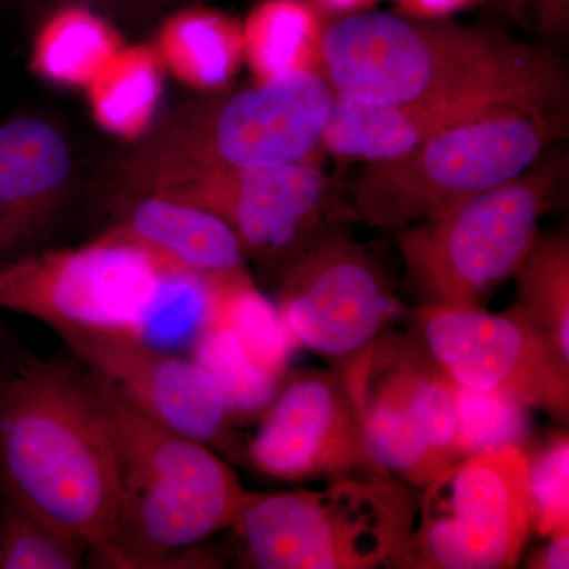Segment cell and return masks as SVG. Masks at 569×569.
Wrapping results in <instances>:
<instances>
[{
    "mask_svg": "<svg viewBox=\"0 0 569 569\" xmlns=\"http://www.w3.org/2000/svg\"><path fill=\"white\" fill-rule=\"evenodd\" d=\"M417 511L391 478L339 479L325 490L249 492L230 529L252 568L373 569L399 565Z\"/></svg>",
    "mask_w": 569,
    "mask_h": 569,
    "instance_id": "8992f818",
    "label": "cell"
},
{
    "mask_svg": "<svg viewBox=\"0 0 569 569\" xmlns=\"http://www.w3.org/2000/svg\"><path fill=\"white\" fill-rule=\"evenodd\" d=\"M97 238L141 250L164 272L209 282L249 274L244 252L227 223L159 194L118 200V217Z\"/></svg>",
    "mask_w": 569,
    "mask_h": 569,
    "instance_id": "e0dca14e",
    "label": "cell"
},
{
    "mask_svg": "<svg viewBox=\"0 0 569 569\" xmlns=\"http://www.w3.org/2000/svg\"><path fill=\"white\" fill-rule=\"evenodd\" d=\"M318 10L323 13L347 17V14L359 13L369 10L377 0H310Z\"/></svg>",
    "mask_w": 569,
    "mask_h": 569,
    "instance_id": "f546056e",
    "label": "cell"
},
{
    "mask_svg": "<svg viewBox=\"0 0 569 569\" xmlns=\"http://www.w3.org/2000/svg\"><path fill=\"white\" fill-rule=\"evenodd\" d=\"M58 3H80L89 9L99 11L116 26L140 31V29L157 26L168 14L206 0H56ZM121 29V28H119Z\"/></svg>",
    "mask_w": 569,
    "mask_h": 569,
    "instance_id": "4316f807",
    "label": "cell"
},
{
    "mask_svg": "<svg viewBox=\"0 0 569 569\" xmlns=\"http://www.w3.org/2000/svg\"><path fill=\"white\" fill-rule=\"evenodd\" d=\"M329 186L312 157L282 167L213 171L156 192L197 206L228 224L246 260L264 274H282L336 220L329 216Z\"/></svg>",
    "mask_w": 569,
    "mask_h": 569,
    "instance_id": "4fadbf2b",
    "label": "cell"
},
{
    "mask_svg": "<svg viewBox=\"0 0 569 569\" xmlns=\"http://www.w3.org/2000/svg\"><path fill=\"white\" fill-rule=\"evenodd\" d=\"M553 104H493L445 127L407 156L366 163L351 187L356 213L397 233L518 178L559 130Z\"/></svg>",
    "mask_w": 569,
    "mask_h": 569,
    "instance_id": "5b68a950",
    "label": "cell"
},
{
    "mask_svg": "<svg viewBox=\"0 0 569 569\" xmlns=\"http://www.w3.org/2000/svg\"><path fill=\"white\" fill-rule=\"evenodd\" d=\"M530 568L568 569L569 568V526L549 535L546 548L530 560Z\"/></svg>",
    "mask_w": 569,
    "mask_h": 569,
    "instance_id": "f1b7e54d",
    "label": "cell"
},
{
    "mask_svg": "<svg viewBox=\"0 0 569 569\" xmlns=\"http://www.w3.org/2000/svg\"><path fill=\"white\" fill-rule=\"evenodd\" d=\"M530 97H489L426 108L381 107L356 102L335 92L321 142L329 152L366 163L388 162L417 149L445 127L493 104ZM557 102V100H546Z\"/></svg>",
    "mask_w": 569,
    "mask_h": 569,
    "instance_id": "ac0fdd59",
    "label": "cell"
},
{
    "mask_svg": "<svg viewBox=\"0 0 569 569\" xmlns=\"http://www.w3.org/2000/svg\"><path fill=\"white\" fill-rule=\"evenodd\" d=\"M530 458L512 443L471 452L425 486L397 567L515 568L531 531Z\"/></svg>",
    "mask_w": 569,
    "mask_h": 569,
    "instance_id": "9c48e42d",
    "label": "cell"
},
{
    "mask_svg": "<svg viewBox=\"0 0 569 569\" xmlns=\"http://www.w3.org/2000/svg\"><path fill=\"white\" fill-rule=\"evenodd\" d=\"M321 63L332 91L381 107L489 97L559 100L563 92L561 69L545 52L485 29L385 11L332 22Z\"/></svg>",
    "mask_w": 569,
    "mask_h": 569,
    "instance_id": "7a4b0ae2",
    "label": "cell"
},
{
    "mask_svg": "<svg viewBox=\"0 0 569 569\" xmlns=\"http://www.w3.org/2000/svg\"><path fill=\"white\" fill-rule=\"evenodd\" d=\"M332 97L323 74L295 71L178 103L110 168L116 198L156 192L213 171L309 159L320 146Z\"/></svg>",
    "mask_w": 569,
    "mask_h": 569,
    "instance_id": "3957f363",
    "label": "cell"
},
{
    "mask_svg": "<svg viewBox=\"0 0 569 569\" xmlns=\"http://www.w3.org/2000/svg\"><path fill=\"white\" fill-rule=\"evenodd\" d=\"M531 530L549 537L569 526V441L559 437L542 449L529 468Z\"/></svg>",
    "mask_w": 569,
    "mask_h": 569,
    "instance_id": "484cf974",
    "label": "cell"
},
{
    "mask_svg": "<svg viewBox=\"0 0 569 569\" xmlns=\"http://www.w3.org/2000/svg\"><path fill=\"white\" fill-rule=\"evenodd\" d=\"M121 485V569L200 563L190 550L230 529L249 490L208 443L127 402L84 369Z\"/></svg>",
    "mask_w": 569,
    "mask_h": 569,
    "instance_id": "277c9868",
    "label": "cell"
},
{
    "mask_svg": "<svg viewBox=\"0 0 569 569\" xmlns=\"http://www.w3.org/2000/svg\"><path fill=\"white\" fill-rule=\"evenodd\" d=\"M11 2V0H0V7L6 6V3Z\"/></svg>",
    "mask_w": 569,
    "mask_h": 569,
    "instance_id": "d6a6232c",
    "label": "cell"
},
{
    "mask_svg": "<svg viewBox=\"0 0 569 569\" xmlns=\"http://www.w3.org/2000/svg\"><path fill=\"white\" fill-rule=\"evenodd\" d=\"M321 11L310 0H263L242 22L244 61L257 81L295 71L323 74Z\"/></svg>",
    "mask_w": 569,
    "mask_h": 569,
    "instance_id": "44dd1931",
    "label": "cell"
},
{
    "mask_svg": "<svg viewBox=\"0 0 569 569\" xmlns=\"http://www.w3.org/2000/svg\"><path fill=\"white\" fill-rule=\"evenodd\" d=\"M408 336L460 391L568 421L569 362L511 310L493 316L481 307L425 305Z\"/></svg>",
    "mask_w": 569,
    "mask_h": 569,
    "instance_id": "8fae6325",
    "label": "cell"
},
{
    "mask_svg": "<svg viewBox=\"0 0 569 569\" xmlns=\"http://www.w3.org/2000/svg\"><path fill=\"white\" fill-rule=\"evenodd\" d=\"M280 320L296 347L343 373L387 332L395 296L362 247L339 224L277 277Z\"/></svg>",
    "mask_w": 569,
    "mask_h": 569,
    "instance_id": "7c38bea8",
    "label": "cell"
},
{
    "mask_svg": "<svg viewBox=\"0 0 569 569\" xmlns=\"http://www.w3.org/2000/svg\"><path fill=\"white\" fill-rule=\"evenodd\" d=\"M78 365L142 413L194 440H213L231 417L222 389L193 358L153 346L137 329L62 328Z\"/></svg>",
    "mask_w": 569,
    "mask_h": 569,
    "instance_id": "5bb4252c",
    "label": "cell"
},
{
    "mask_svg": "<svg viewBox=\"0 0 569 569\" xmlns=\"http://www.w3.org/2000/svg\"><path fill=\"white\" fill-rule=\"evenodd\" d=\"M91 556V545L80 535L2 497L0 569H77Z\"/></svg>",
    "mask_w": 569,
    "mask_h": 569,
    "instance_id": "cb8c5ba5",
    "label": "cell"
},
{
    "mask_svg": "<svg viewBox=\"0 0 569 569\" xmlns=\"http://www.w3.org/2000/svg\"><path fill=\"white\" fill-rule=\"evenodd\" d=\"M342 376L381 477L425 488L473 452L462 391L410 336L385 332Z\"/></svg>",
    "mask_w": 569,
    "mask_h": 569,
    "instance_id": "ba28073f",
    "label": "cell"
},
{
    "mask_svg": "<svg viewBox=\"0 0 569 569\" xmlns=\"http://www.w3.org/2000/svg\"><path fill=\"white\" fill-rule=\"evenodd\" d=\"M556 167H533L511 181L459 201L397 231L408 276L426 305L479 309L516 276L538 241L556 192Z\"/></svg>",
    "mask_w": 569,
    "mask_h": 569,
    "instance_id": "52a82bcc",
    "label": "cell"
},
{
    "mask_svg": "<svg viewBox=\"0 0 569 569\" xmlns=\"http://www.w3.org/2000/svg\"><path fill=\"white\" fill-rule=\"evenodd\" d=\"M0 493L80 535L121 569V485L82 367L44 359L0 376Z\"/></svg>",
    "mask_w": 569,
    "mask_h": 569,
    "instance_id": "6da1fadb",
    "label": "cell"
},
{
    "mask_svg": "<svg viewBox=\"0 0 569 569\" xmlns=\"http://www.w3.org/2000/svg\"><path fill=\"white\" fill-rule=\"evenodd\" d=\"M70 142L37 116L0 123V264L40 250L73 192Z\"/></svg>",
    "mask_w": 569,
    "mask_h": 569,
    "instance_id": "2e32d148",
    "label": "cell"
},
{
    "mask_svg": "<svg viewBox=\"0 0 569 569\" xmlns=\"http://www.w3.org/2000/svg\"><path fill=\"white\" fill-rule=\"evenodd\" d=\"M249 458L258 471L280 481L340 475L355 467L378 473L346 377L337 370L283 377L261 411Z\"/></svg>",
    "mask_w": 569,
    "mask_h": 569,
    "instance_id": "9a60e30c",
    "label": "cell"
},
{
    "mask_svg": "<svg viewBox=\"0 0 569 569\" xmlns=\"http://www.w3.org/2000/svg\"><path fill=\"white\" fill-rule=\"evenodd\" d=\"M479 2L482 0H396L400 13L419 20H443L448 14Z\"/></svg>",
    "mask_w": 569,
    "mask_h": 569,
    "instance_id": "83f0119b",
    "label": "cell"
},
{
    "mask_svg": "<svg viewBox=\"0 0 569 569\" xmlns=\"http://www.w3.org/2000/svg\"><path fill=\"white\" fill-rule=\"evenodd\" d=\"M542 21L548 28L563 24L568 14V0H539Z\"/></svg>",
    "mask_w": 569,
    "mask_h": 569,
    "instance_id": "4dcf8cb0",
    "label": "cell"
},
{
    "mask_svg": "<svg viewBox=\"0 0 569 569\" xmlns=\"http://www.w3.org/2000/svg\"><path fill=\"white\" fill-rule=\"evenodd\" d=\"M518 301L511 312L522 318L569 362V244L567 236L538 239L518 272Z\"/></svg>",
    "mask_w": 569,
    "mask_h": 569,
    "instance_id": "603a6c76",
    "label": "cell"
},
{
    "mask_svg": "<svg viewBox=\"0 0 569 569\" xmlns=\"http://www.w3.org/2000/svg\"><path fill=\"white\" fill-rule=\"evenodd\" d=\"M152 47L164 69L201 93L227 89L244 62L242 22L206 2L163 18Z\"/></svg>",
    "mask_w": 569,
    "mask_h": 569,
    "instance_id": "d6986e66",
    "label": "cell"
},
{
    "mask_svg": "<svg viewBox=\"0 0 569 569\" xmlns=\"http://www.w3.org/2000/svg\"><path fill=\"white\" fill-rule=\"evenodd\" d=\"M193 359L219 383L231 415L263 411L283 380L266 372L224 326L213 321H201Z\"/></svg>",
    "mask_w": 569,
    "mask_h": 569,
    "instance_id": "d4e9b609",
    "label": "cell"
},
{
    "mask_svg": "<svg viewBox=\"0 0 569 569\" xmlns=\"http://www.w3.org/2000/svg\"><path fill=\"white\" fill-rule=\"evenodd\" d=\"M163 70L152 43L126 44L86 88L93 121L121 140H140L156 122Z\"/></svg>",
    "mask_w": 569,
    "mask_h": 569,
    "instance_id": "7402d4cb",
    "label": "cell"
},
{
    "mask_svg": "<svg viewBox=\"0 0 569 569\" xmlns=\"http://www.w3.org/2000/svg\"><path fill=\"white\" fill-rule=\"evenodd\" d=\"M3 342H6V329H3L2 320H0V350L3 348Z\"/></svg>",
    "mask_w": 569,
    "mask_h": 569,
    "instance_id": "1f68e13d",
    "label": "cell"
},
{
    "mask_svg": "<svg viewBox=\"0 0 569 569\" xmlns=\"http://www.w3.org/2000/svg\"><path fill=\"white\" fill-rule=\"evenodd\" d=\"M123 47L121 29L102 13L62 3L37 32L31 69L54 84L86 89Z\"/></svg>",
    "mask_w": 569,
    "mask_h": 569,
    "instance_id": "ffe728a7",
    "label": "cell"
},
{
    "mask_svg": "<svg viewBox=\"0 0 569 569\" xmlns=\"http://www.w3.org/2000/svg\"><path fill=\"white\" fill-rule=\"evenodd\" d=\"M167 272L134 247L93 238L0 264V309L62 328H123L144 335Z\"/></svg>",
    "mask_w": 569,
    "mask_h": 569,
    "instance_id": "30bf717a",
    "label": "cell"
}]
</instances>
